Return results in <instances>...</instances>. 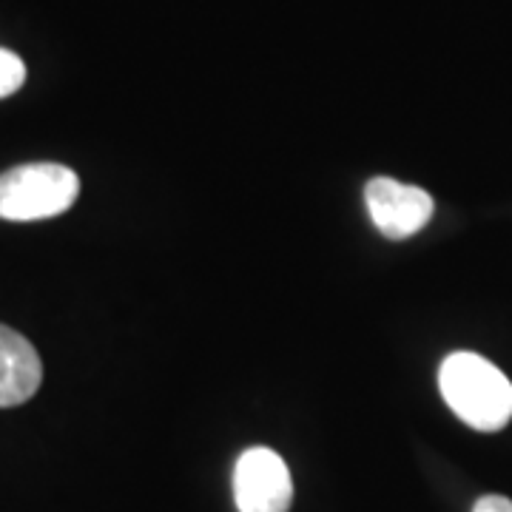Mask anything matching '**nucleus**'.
<instances>
[{
	"mask_svg": "<svg viewBox=\"0 0 512 512\" xmlns=\"http://www.w3.org/2000/svg\"><path fill=\"white\" fill-rule=\"evenodd\" d=\"M26 80V66L15 52L0 49V97H9L23 86Z\"/></svg>",
	"mask_w": 512,
	"mask_h": 512,
	"instance_id": "obj_6",
	"label": "nucleus"
},
{
	"mask_svg": "<svg viewBox=\"0 0 512 512\" xmlns=\"http://www.w3.org/2000/svg\"><path fill=\"white\" fill-rule=\"evenodd\" d=\"M473 512H512V501L504 495H484L476 501Z\"/></svg>",
	"mask_w": 512,
	"mask_h": 512,
	"instance_id": "obj_7",
	"label": "nucleus"
},
{
	"mask_svg": "<svg viewBox=\"0 0 512 512\" xmlns=\"http://www.w3.org/2000/svg\"><path fill=\"white\" fill-rule=\"evenodd\" d=\"M43 382V362L35 345L18 330L0 325V407L29 402Z\"/></svg>",
	"mask_w": 512,
	"mask_h": 512,
	"instance_id": "obj_5",
	"label": "nucleus"
},
{
	"mask_svg": "<svg viewBox=\"0 0 512 512\" xmlns=\"http://www.w3.org/2000/svg\"><path fill=\"white\" fill-rule=\"evenodd\" d=\"M80 194V180L60 163L18 165L0 174V220L35 222L69 211Z\"/></svg>",
	"mask_w": 512,
	"mask_h": 512,
	"instance_id": "obj_2",
	"label": "nucleus"
},
{
	"mask_svg": "<svg viewBox=\"0 0 512 512\" xmlns=\"http://www.w3.org/2000/svg\"><path fill=\"white\" fill-rule=\"evenodd\" d=\"M373 225L387 239H407L433 220L436 202L419 185H404L393 177H376L365 188Z\"/></svg>",
	"mask_w": 512,
	"mask_h": 512,
	"instance_id": "obj_4",
	"label": "nucleus"
},
{
	"mask_svg": "<svg viewBox=\"0 0 512 512\" xmlns=\"http://www.w3.org/2000/svg\"><path fill=\"white\" fill-rule=\"evenodd\" d=\"M234 501L239 512H288L293 478L288 464L271 447H251L234 467Z\"/></svg>",
	"mask_w": 512,
	"mask_h": 512,
	"instance_id": "obj_3",
	"label": "nucleus"
},
{
	"mask_svg": "<svg viewBox=\"0 0 512 512\" xmlns=\"http://www.w3.org/2000/svg\"><path fill=\"white\" fill-rule=\"evenodd\" d=\"M444 402L467 427L495 433L512 419L510 379L478 353H450L439 370Z\"/></svg>",
	"mask_w": 512,
	"mask_h": 512,
	"instance_id": "obj_1",
	"label": "nucleus"
}]
</instances>
